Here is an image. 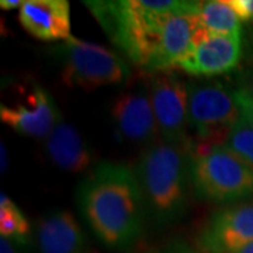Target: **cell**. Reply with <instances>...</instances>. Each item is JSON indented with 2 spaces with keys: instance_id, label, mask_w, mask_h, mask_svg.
<instances>
[{
  "instance_id": "d4e9b609",
  "label": "cell",
  "mask_w": 253,
  "mask_h": 253,
  "mask_svg": "<svg viewBox=\"0 0 253 253\" xmlns=\"http://www.w3.org/2000/svg\"><path fill=\"white\" fill-rule=\"evenodd\" d=\"M249 90H251V93L253 94V76H252V89H249Z\"/></svg>"
},
{
  "instance_id": "5b68a950",
  "label": "cell",
  "mask_w": 253,
  "mask_h": 253,
  "mask_svg": "<svg viewBox=\"0 0 253 253\" xmlns=\"http://www.w3.org/2000/svg\"><path fill=\"white\" fill-rule=\"evenodd\" d=\"M62 81L68 87L96 90L126 83L131 68L117 55L99 44L71 37L61 46Z\"/></svg>"
},
{
  "instance_id": "9c48e42d",
  "label": "cell",
  "mask_w": 253,
  "mask_h": 253,
  "mask_svg": "<svg viewBox=\"0 0 253 253\" xmlns=\"http://www.w3.org/2000/svg\"><path fill=\"white\" fill-rule=\"evenodd\" d=\"M0 120L21 135L46 139L62 117L54 97L42 86L33 84L24 101L0 106Z\"/></svg>"
},
{
  "instance_id": "8fae6325",
  "label": "cell",
  "mask_w": 253,
  "mask_h": 253,
  "mask_svg": "<svg viewBox=\"0 0 253 253\" xmlns=\"http://www.w3.org/2000/svg\"><path fill=\"white\" fill-rule=\"evenodd\" d=\"M111 118L118 136L128 142H154L159 132L151 96L145 89L121 93L111 104Z\"/></svg>"
},
{
  "instance_id": "30bf717a",
  "label": "cell",
  "mask_w": 253,
  "mask_h": 253,
  "mask_svg": "<svg viewBox=\"0 0 253 253\" xmlns=\"http://www.w3.org/2000/svg\"><path fill=\"white\" fill-rule=\"evenodd\" d=\"M253 242V203L218 210L199 235L207 253H236Z\"/></svg>"
},
{
  "instance_id": "3957f363",
  "label": "cell",
  "mask_w": 253,
  "mask_h": 253,
  "mask_svg": "<svg viewBox=\"0 0 253 253\" xmlns=\"http://www.w3.org/2000/svg\"><path fill=\"white\" fill-rule=\"evenodd\" d=\"M190 144L152 142L138 161L135 173L146 212L159 225L179 221L187 208Z\"/></svg>"
},
{
  "instance_id": "6da1fadb",
  "label": "cell",
  "mask_w": 253,
  "mask_h": 253,
  "mask_svg": "<svg viewBox=\"0 0 253 253\" xmlns=\"http://www.w3.org/2000/svg\"><path fill=\"white\" fill-rule=\"evenodd\" d=\"M76 203L86 224L107 248H128L142 234L146 207L138 176L128 165H96L81 181Z\"/></svg>"
},
{
  "instance_id": "9a60e30c",
  "label": "cell",
  "mask_w": 253,
  "mask_h": 253,
  "mask_svg": "<svg viewBox=\"0 0 253 253\" xmlns=\"http://www.w3.org/2000/svg\"><path fill=\"white\" fill-rule=\"evenodd\" d=\"M200 28L219 36H242L241 18L229 4V0L200 1L196 11Z\"/></svg>"
},
{
  "instance_id": "ba28073f",
  "label": "cell",
  "mask_w": 253,
  "mask_h": 253,
  "mask_svg": "<svg viewBox=\"0 0 253 253\" xmlns=\"http://www.w3.org/2000/svg\"><path fill=\"white\" fill-rule=\"evenodd\" d=\"M242 36H219L200 28L191 48L177 68L197 78H211L231 72L241 61Z\"/></svg>"
},
{
  "instance_id": "e0dca14e",
  "label": "cell",
  "mask_w": 253,
  "mask_h": 253,
  "mask_svg": "<svg viewBox=\"0 0 253 253\" xmlns=\"http://www.w3.org/2000/svg\"><path fill=\"white\" fill-rule=\"evenodd\" d=\"M222 145L253 169V126L244 118L231 128Z\"/></svg>"
},
{
  "instance_id": "277c9868",
  "label": "cell",
  "mask_w": 253,
  "mask_h": 253,
  "mask_svg": "<svg viewBox=\"0 0 253 253\" xmlns=\"http://www.w3.org/2000/svg\"><path fill=\"white\" fill-rule=\"evenodd\" d=\"M190 184L199 200L235 203L253 197V169L224 145L190 144Z\"/></svg>"
},
{
  "instance_id": "8992f818",
  "label": "cell",
  "mask_w": 253,
  "mask_h": 253,
  "mask_svg": "<svg viewBox=\"0 0 253 253\" xmlns=\"http://www.w3.org/2000/svg\"><path fill=\"white\" fill-rule=\"evenodd\" d=\"M189 93V124L201 142L222 145L231 128L242 120L234 93L217 82L190 84Z\"/></svg>"
},
{
  "instance_id": "44dd1931",
  "label": "cell",
  "mask_w": 253,
  "mask_h": 253,
  "mask_svg": "<svg viewBox=\"0 0 253 253\" xmlns=\"http://www.w3.org/2000/svg\"><path fill=\"white\" fill-rule=\"evenodd\" d=\"M0 253H21V251L18 249L16 244L1 238L0 239Z\"/></svg>"
},
{
  "instance_id": "7402d4cb",
  "label": "cell",
  "mask_w": 253,
  "mask_h": 253,
  "mask_svg": "<svg viewBox=\"0 0 253 253\" xmlns=\"http://www.w3.org/2000/svg\"><path fill=\"white\" fill-rule=\"evenodd\" d=\"M0 156H1V161H0L1 173H6L9 169V152H7V148L4 146V142L0 144Z\"/></svg>"
},
{
  "instance_id": "7c38bea8",
  "label": "cell",
  "mask_w": 253,
  "mask_h": 253,
  "mask_svg": "<svg viewBox=\"0 0 253 253\" xmlns=\"http://www.w3.org/2000/svg\"><path fill=\"white\" fill-rule=\"evenodd\" d=\"M18 21L28 34L42 41L71 38V6L66 0H26Z\"/></svg>"
},
{
  "instance_id": "484cf974",
  "label": "cell",
  "mask_w": 253,
  "mask_h": 253,
  "mask_svg": "<svg viewBox=\"0 0 253 253\" xmlns=\"http://www.w3.org/2000/svg\"><path fill=\"white\" fill-rule=\"evenodd\" d=\"M252 44H253V30H252Z\"/></svg>"
},
{
  "instance_id": "cb8c5ba5",
  "label": "cell",
  "mask_w": 253,
  "mask_h": 253,
  "mask_svg": "<svg viewBox=\"0 0 253 253\" xmlns=\"http://www.w3.org/2000/svg\"><path fill=\"white\" fill-rule=\"evenodd\" d=\"M236 253H253V242L252 244H249V245H246L245 248H242L239 252H236Z\"/></svg>"
},
{
  "instance_id": "52a82bcc",
  "label": "cell",
  "mask_w": 253,
  "mask_h": 253,
  "mask_svg": "<svg viewBox=\"0 0 253 253\" xmlns=\"http://www.w3.org/2000/svg\"><path fill=\"white\" fill-rule=\"evenodd\" d=\"M152 73L149 96L159 134L163 141L189 144L186 135V126L189 124V86L169 71Z\"/></svg>"
},
{
  "instance_id": "603a6c76",
  "label": "cell",
  "mask_w": 253,
  "mask_h": 253,
  "mask_svg": "<svg viewBox=\"0 0 253 253\" xmlns=\"http://www.w3.org/2000/svg\"><path fill=\"white\" fill-rule=\"evenodd\" d=\"M23 0H1L0 1V7L3 10H14L20 9L23 6Z\"/></svg>"
},
{
  "instance_id": "5bb4252c",
  "label": "cell",
  "mask_w": 253,
  "mask_h": 253,
  "mask_svg": "<svg viewBox=\"0 0 253 253\" xmlns=\"http://www.w3.org/2000/svg\"><path fill=\"white\" fill-rule=\"evenodd\" d=\"M45 148L51 162L65 172H84L94 161L93 151L79 131L63 120L46 138Z\"/></svg>"
},
{
  "instance_id": "d6986e66",
  "label": "cell",
  "mask_w": 253,
  "mask_h": 253,
  "mask_svg": "<svg viewBox=\"0 0 253 253\" xmlns=\"http://www.w3.org/2000/svg\"><path fill=\"white\" fill-rule=\"evenodd\" d=\"M241 21H253V0H229Z\"/></svg>"
},
{
  "instance_id": "4fadbf2b",
  "label": "cell",
  "mask_w": 253,
  "mask_h": 253,
  "mask_svg": "<svg viewBox=\"0 0 253 253\" xmlns=\"http://www.w3.org/2000/svg\"><path fill=\"white\" fill-rule=\"evenodd\" d=\"M40 253H90L87 236L68 210L48 212L37 224Z\"/></svg>"
},
{
  "instance_id": "2e32d148",
  "label": "cell",
  "mask_w": 253,
  "mask_h": 253,
  "mask_svg": "<svg viewBox=\"0 0 253 253\" xmlns=\"http://www.w3.org/2000/svg\"><path fill=\"white\" fill-rule=\"evenodd\" d=\"M0 234L18 246H27L31 241L28 219L6 194H1L0 199Z\"/></svg>"
},
{
  "instance_id": "ac0fdd59",
  "label": "cell",
  "mask_w": 253,
  "mask_h": 253,
  "mask_svg": "<svg viewBox=\"0 0 253 253\" xmlns=\"http://www.w3.org/2000/svg\"><path fill=\"white\" fill-rule=\"evenodd\" d=\"M236 104L241 110V116L248 124L253 126V94L249 89L242 87L234 91Z\"/></svg>"
},
{
  "instance_id": "ffe728a7",
  "label": "cell",
  "mask_w": 253,
  "mask_h": 253,
  "mask_svg": "<svg viewBox=\"0 0 253 253\" xmlns=\"http://www.w3.org/2000/svg\"><path fill=\"white\" fill-rule=\"evenodd\" d=\"M165 253H201L197 252V251H194V249H191L190 246L184 244H179V242H176V244L170 245Z\"/></svg>"
},
{
  "instance_id": "7a4b0ae2",
  "label": "cell",
  "mask_w": 253,
  "mask_h": 253,
  "mask_svg": "<svg viewBox=\"0 0 253 253\" xmlns=\"http://www.w3.org/2000/svg\"><path fill=\"white\" fill-rule=\"evenodd\" d=\"M84 4L118 49L135 65L154 72L166 16L176 11L196 13L200 1L120 0Z\"/></svg>"
}]
</instances>
